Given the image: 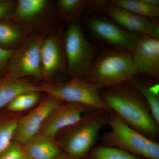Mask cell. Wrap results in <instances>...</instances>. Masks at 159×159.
Instances as JSON below:
<instances>
[{
  "instance_id": "1",
  "label": "cell",
  "mask_w": 159,
  "mask_h": 159,
  "mask_svg": "<svg viewBox=\"0 0 159 159\" xmlns=\"http://www.w3.org/2000/svg\"><path fill=\"white\" fill-rule=\"evenodd\" d=\"M102 99L110 111L122 121L146 137L158 133V124L142 96L132 88L117 86L103 89Z\"/></svg>"
},
{
  "instance_id": "2",
  "label": "cell",
  "mask_w": 159,
  "mask_h": 159,
  "mask_svg": "<svg viewBox=\"0 0 159 159\" xmlns=\"http://www.w3.org/2000/svg\"><path fill=\"white\" fill-rule=\"evenodd\" d=\"M138 73L131 52L116 49L95 59L85 80L99 89H109L130 81Z\"/></svg>"
},
{
  "instance_id": "3",
  "label": "cell",
  "mask_w": 159,
  "mask_h": 159,
  "mask_svg": "<svg viewBox=\"0 0 159 159\" xmlns=\"http://www.w3.org/2000/svg\"><path fill=\"white\" fill-rule=\"evenodd\" d=\"M104 111L92 110L87 112L77 123L65 129L61 145L69 156L79 159L85 155L93 148L99 131L108 118Z\"/></svg>"
},
{
  "instance_id": "4",
  "label": "cell",
  "mask_w": 159,
  "mask_h": 159,
  "mask_svg": "<svg viewBox=\"0 0 159 159\" xmlns=\"http://www.w3.org/2000/svg\"><path fill=\"white\" fill-rule=\"evenodd\" d=\"M110 130L102 136L105 145L120 148L148 159H159L158 143L132 128L116 114L109 117Z\"/></svg>"
},
{
  "instance_id": "5",
  "label": "cell",
  "mask_w": 159,
  "mask_h": 159,
  "mask_svg": "<svg viewBox=\"0 0 159 159\" xmlns=\"http://www.w3.org/2000/svg\"><path fill=\"white\" fill-rule=\"evenodd\" d=\"M65 49L67 73L71 79H86L95 60L96 51L78 22L68 25Z\"/></svg>"
},
{
  "instance_id": "6",
  "label": "cell",
  "mask_w": 159,
  "mask_h": 159,
  "mask_svg": "<svg viewBox=\"0 0 159 159\" xmlns=\"http://www.w3.org/2000/svg\"><path fill=\"white\" fill-rule=\"evenodd\" d=\"M48 83L45 93L61 102L82 104L97 110L110 111L99 89L85 80L71 79L65 83Z\"/></svg>"
},
{
  "instance_id": "7",
  "label": "cell",
  "mask_w": 159,
  "mask_h": 159,
  "mask_svg": "<svg viewBox=\"0 0 159 159\" xmlns=\"http://www.w3.org/2000/svg\"><path fill=\"white\" fill-rule=\"evenodd\" d=\"M46 34H31L13 51L7 66V76L14 79L32 77L42 79L41 48Z\"/></svg>"
},
{
  "instance_id": "8",
  "label": "cell",
  "mask_w": 159,
  "mask_h": 159,
  "mask_svg": "<svg viewBox=\"0 0 159 159\" xmlns=\"http://www.w3.org/2000/svg\"><path fill=\"white\" fill-rule=\"evenodd\" d=\"M66 31L54 30L46 34L40 52L42 79L51 80L55 76L67 71L65 49Z\"/></svg>"
},
{
  "instance_id": "9",
  "label": "cell",
  "mask_w": 159,
  "mask_h": 159,
  "mask_svg": "<svg viewBox=\"0 0 159 159\" xmlns=\"http://www.w3.org/2000/svg\"><path fill=\"white\" fill-rule=\"evenodd\" d=\"M52 2L49 0H18L12 19L33 33L46 34L54 18Z\"/></svg>"
},
{
  "instance_id": "10",
  "label": "cell",
  "mask_w": 159,
  "mask_h": 159,
  "mask_svg": "<svg viewBox=\"0 0 159 159\" xmlns=\"http://www.w3.org/2000/svg\"><path fill=\"white\" fill-rule=\"evenodd\" d=\"M86 24L89 30L97 39L119 50L132 52L139 38V35L105 18H91Z\"/></svg>"
},
{
  "instance_id": "11",
  "label": "cell",
  "mask_w": 159,
  "mask_h": 159,
  "mask_svg": "<svg viewBox=\"0 0 159 159\" xmlns=\"http://www.w3.org/2000/svg\"><path fill=\"white\" fill-rule=\"evenodd\" d=\"M62 103L47 94L35 108L25 116L20 118L14 141L23 145L39 133L51 112Z\"/></svg>"
},
{
  "instance_id": "12",
  "label": "cell",
  "mask_w": 159,
  "mask_h": 159,
  "mask_svg": "<svg viewBox=\"0 0 159 159\" xmlns=\"http://www.w3.org/2000/svg\"><path fill=\"white\" fill-rule=\"evenodd\" d=\"M102 11L123 29L139 36L147 35L159 40L157 19H150L132 13L107 1Z\"/></svg>"
},
{
  "instance_id": "13",
  "label": "cell",
  "mask_w": 159,
  "mask_h": 159,
  "mask_svg": "<svg viewBox=\"0 0 159 159\" xmlns=\"http://www.w3.org/2000/svg\"><path fill=\"white\" fill-rule=\"evenodd\" d=\"M92 110L82 104L61 103L51 112L39 133L54 139L58 133L76 124L85 113Z\"/></svg>"
},
{
  "instance_id": "14",
  "label": "cell",
  "mask_w": 159,
  "mask_h": 159,
  "mask_svg": "<svg viewBox=\"0 0 159 159\" xmlns=\"http://www.w3.org/2000/svg\"><path fill=\"white\" fill-rule=\"evenodd\" d=\"M132 57L139 73L157 78L159 76V40L139 36Z\"/></svg>"
},
{
  "instance_id": "15",
  "label": "cell",
  "mask_w": 159,
  "mask_h": 159,
  "mask_svg": "<svg viewBox=\"0 0 159 159\" xmlns=\"http://www.w3.org/2000/svg\"><path fill=\"white\" fill-rule=\"evenodd\" d=\"M48 83L37 84L29 80L14 79L6 76L0 79V110L6 107L15 97L28 92L45 93Z\"/></svg>"
},
{
  "instance_id": "16",
  "label": "cell",
  "mask_w": 159,
  "mask_h": 159,
  "mask_svg": "<svg viewBox=\"0 0 159 159\" xmlns=\"http://www.w3.org/2000/svg\"><path fill=\"white\" fill-rule=\"evenodd\" d=\"M33 34L29 28L12 19L0 20V48L13 51Z\"/></svg>"
},
{
  "instance_id": "17",
  "label": "cell",
  "mask_w": 159,
  "mask_h": 159,
  "mask_svg": "<svg viewBox=\"0 0 159 159\" xmlns=\"http://www.w3.org/2000/svg\"><path fill=\"white\" fill-rule=\"evenodd\" d=\"M23 145L26 156L32 159H55L60 154L54 139L41 133Z\"/></svg>"
},
{
  "instance_id": "18",
  "label": "cell",
  "mask_w": 159,
  "mask_h": 159,
  "mask_svg": "<svg viewBox=\"0 0 159 159\" xmlns=\"http://www.w3.org/2000/svg\"><path fill=\"white\" fill-rule=\"evenodd\" d=\"M90 0H58L56 3L57 16L68 24L77 23L82 14L90 7Z\"/></svg>"
},
{
  "instance_id": "19",
  "label": "cell",
  "mask_w": 159,
  "mask_h": 159,
  "mask_svg": "<svg viewBox=\"0 0 159 159\" xmlns=\"http://www.w3.org/2000/svg\"><path fill=\"white\" fill-rule=\"evenodd\" d=\"M131 87L139 93L145 100L154 120L159 124V86H149L139 80L130 81Z\"/></svg>"
},
{
  "instance_id": "20",
  "label": "cell",
  "mask_w": 159,
  "mask_h": 159,
  "mask_svg": "<svg viewBox=\"0 0 159 159\" xmlns=\"http://www.w3.org/2000/svg\"><path fill=\"white\" fill-rule=\"evenodd\" d=\"M20 118L13 114H0V155L14 141Z\"/></svg>"
},
{
  "instance_id": "21",
  "label": "cell",
  "mask_w": 159,
  "mask_h": 159,
  "mask_svg": "<svg viewBox=\"0 0 159 159\" xmlns=\"http://www.w3.org/2000/svg\"><path fill=\"white\" fill-rule=\"evenodd\" d=\"M110 2L127 11L150 19H157L159 16V8L150 7L142 0H112Z\"/></svg>"
},
{
  "instance_id": "22",
  "label": "cell",
  "mask_w": 159,
  "mask_h": 159,
  "mask_svg": "<svg viewBox=\"0 0 159 159\" xmlns=\"http://www.w3.org/2000/svg\"><path fill=\"white\" fill-rule=\"evenodd\" d=\"M41 93L28 92L23 93L15 97L5 109L11 112L28 110L38 104Z\"/></svg>"
},
{
  "instance_id": "23",
  "label": "cell",
  "mask_w": 159,
  "mask_h": 159,
  "mask_svg": "<svg viewBox=\"0 0 159 159\" xmlns=\"http://www.w3.org/2000/svg\"><path fill=\"white\" fill-rule=\"evenodd\" d=\"M92 159H139L134 155L120 148L99 145L91 153Z\"/></svg>"
},
{
  "instance_id": "24",
  "label": "cell",
  "mask_w": 159,
  "mask_h": 159,
  "mask_svg": "<svg viewBox=\"0 0 159 159\" xmlns=\"http://www.w3.org/2000/svg\"><path fill=\"white\" fill-rule=\"evenodd\" d=\"M21 145L13 141L0 155V159H25L26 155Z\"/></svg>"
},
{
  "instance_id": "25",
  "label": "cell",
  "mask_w": 159,
  "mask_h": 159,
  "mask_svg": "<svg viewBox=\"0 0 159 159\" xmlns=\"http://www.w3.org/2000/svg\"><path fill=\"white\" fill-rule=\"evenodd\" d=\"M16 2L14 0H0V20L12 18Z\"/></svg>"
},
{
  "instance_id": "26",
  "label": "cell",
  "mask_w": 159,
  "mask_h": 159,
  "mask_svg": "<svg viewBox=\"0 0 159 159\" xmlns=\"http://www.w3.org/2000/svg\"><path fill=\"white\" fill-rule=\"evenodd\" d=\"M13 51L0 48V79L7 75V66Z\"/></svg>"
},
{
  "instance_id": "27",
  "label": "cell",
  "mask_w": 159,
  "mask_h": 159,
  "mask_svg": "<svg viewBox=\"0 0 159 159\" xmlns=\"http://www.w3.org/2000/svg\"><path fill=\"white\" fill-rule=\"evenodd\" d=\"M142 1L150 7L159 8V0H142Z\"/></svg>"
},
{
  "instance_id": "28",
  "label": "cell",
  "mask_w": 159,
  "mask_h": 159,
  "mask_svg": "<svg viewBox=\"0 0 159 159\" xmlns=\"http://www.w3.org/2000/svg\"><path fill=\"white\" fill-rule=\"evenodd\" d=\"M55 159H73L68 155L61 154H60Z\"/></svg>"
},
{
  "instance_id": "29",
  "label": "cell",
  "mask_w": 159,
  "mask_h": 159,
  "mask_svg": "<svg viewBox=\"0 0 159 159\" xmlns=\"http://www.w3.org/2000/svg\"><path fill=\"white\" fill-rule=\"evenodd\" d=\"M25 159H31V158L27 156H26L25 158Z\"/></svg>"
}]
</instances>
